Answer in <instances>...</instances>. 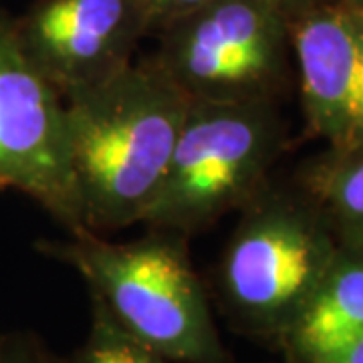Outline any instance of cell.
Returning a JSON list of instances; mask_svg holds the SVG:
<instances>
[{
	"mask_svg": "<svg viewBox=\"0 0 363 363\" xmlns=\"http://www.w3.org/2000/svg\"><path fill=\"white\" fill-rule=\"evenodd\" d=\"M339 252L321 208L301 188L271 182L240 208L224 248L218 289L226 313L250 335L283 339Z\"/></svg>",
	"mask_w": 363,
	"mask_h": 363,
	"instance_id": "3",
	"label": "cell"
},
{
	"mask_svg": "<svg viewBox=\"0 0 363 363\" xmlns=\"http://www.w3.org/2000/svg\"><path fill=\"white\" fill-rule=\"evenodd\" d=\"M0 363H65L33 331L0 333Z\"/></svg>",
	"mask_w": 363,
	"mask_h": 363,
	"instance_id": "12",
	"label": "cell"
},
{
	"mask_svg": "<svg viewBox=\"0 0 363 363\" xmlns=\"http://www.w3.org/2000/svg\"><path fill=\"white\" fill-rule=\"evenodd\" d=\"M297 186L321 208L339 247L363 252V143L327 147L301 169Z\"/></svg>",
	"mask_w": 363,
	"mask_h": 363,
	"instance_id": "10",
	"label": "cell"
},
{
	"mask_svg": "<svg viewBox=\"0 0 363 363\" xmlns=\"http://www.w3.org/2000/svg\"><path fill=\"white\" fill-rule=\"evenodd\" d=\"M63 104L85 230L113 233L142 222L166 174L190 99L150 57Z\"/></svg>",
	"mask_w": 363,
	"mask_h": 363,
	"instance_id": "1",
	"label": "cell"
},
{
	"mask_svg": "<svg viewBox=\"0 0 363 363\" xmlns=\"http://www.w3.org/2000/svg\"><path fill=\"white\" fill-rule=\"evenodd\" d=\"M0 190L37 202L69 234L83 233L71 169L65 104L23 49L0 11Z\"/></svg>",
	"mask_w": 363,
	"mask_h": 363,
	"instance_id": "6",
	"label": "cell"
},
{
	"mask_svg": "<svg viewBox=\"0 0 363 363\" xmlns=\"http://www.w3.org/2000/svg\"><path fill=\"white\" fill-rule=\"evenodd\" d=\"M262 2L281 14L286 23H293L301 14L309 13L313 9L321 6L325 2H331V0H262Z\"/></svg>",
	"mask_w": 363,
	"mask_h": 363,
	"instance_id": "14",
	"label": "cell"
},
{
	"mask_svg": "<svg viewBox=\"0 0 363 363\" xmlns=\"http://www.w3.org/2000/svg\"><path fill=\"white\" fill-rule=\"evenodd\" d=\"M186 240L150 230L131 242H109L83 230L35 248L77 271L117 323L168 362L230 363Z\"/></svg>",
	"mask_w": 363,
	"mask_h": 363,
	"instance_id": "2",
	"label": "cell"
},
{
	"mask_svg": "<svg viewBox=\"0 0 363 363\" xmlns=\"http://www.w3.org/2000/svg\"><path fill=\"white\" fill-rule=\"evenodd\" d=\"M285 145L277 101H190L142 224L186 238L202 233L259 194Z\"/></svg>",
	"mask_w": 363,
	"mask_h": 363,
	"instance_id": "4",
	"label": "cell"
},
{
	"mask_svg": "<svg viewBox=\"0 0 363 363\" xmlns=\"http://www.w3.org/2000/svg\"><path fill=\"white\" fill-rule=\"evenodd\" d=\"M89 303V333L65 363H172L130 335L91 293Z\"/></svg>",
	"mask_w": 363,
	"mask_h": 363,
	"instance_id": "11",
	"label": "cell"
},
{
	"mask_svg": "<svg viewBox=\"0 0 363 363\" xmlns=\"http://www.w3.org/2000/svg\"><path fill=\"white\" fill-rule=\"evenodd\" d=\"M341 2L350 4V6H353V9H362L363 11V0H341Z\"/></svg>",
	"mask_w": 363,
	"mask_h": 363,
	"instance_id": "16",
	"label": "cell"
},
{
	"mask_svg": "<svg viewBox=\"0 0 363 363\" xmlns=\"http://www.w3.org/2000/svg\"><path fill=\"white\" fill-rule=\"evenodd\" d=\"M289 23L262 0H208L160 30L156 63L190 101H277Z\"/></svg>",
	"mask_w": 363,
	"mask_h": 363,
	"instance_id": "5",
	"label": "cell"
},
{
	"mask_svg": "<svg viewBox=\"0 0 363 363\" xmlns=\"http://www.w3.org/2000/svg\"><path fill=\"white\" fill-rule=\"evenodd\" d=\"M317 363H363V337L351 341L345 347L335 351L333 355Z\"/></svg>",
	"mask_w": 363,
	"mask_h": 363,
	"instance_id": "15",
	"label": "cell"
},
{
	"mask_svg": "<svg viewBox=\"0 0 363 363\" xmlns=\"http://www.w3.org/2000/svg\"><path fill=\"white\" fill-rule=\"evenodd\" d=\"M363 337V252L339 247L307 307L279 341L293 363H317Z\"/></svg>",
	"mask_w": 363,
	"mask_h": 363,
	"instance_id": "9",
	"label": "cell"
},
{
	"mask_svg": "<svg viewBox=\"0 0 363 363\" xmlns=\"http://www.w3.org/2000/svg\"><path fill=\"white\" fill-rule=\"evenodd\" d=\"M305 121L327 147L363 143V11L331 0L289 23Z\"/></svg>",
	"mask_w": 363,
	"mask_h": 363,
	"instance_id": "8",
	"label": "cell"
},
{
	"mask_svg": "<svg viewBox=\"0 0 363 363\" xmlns=\"http://www.w3.org/2000/svg\"><path fill=\"white\" fill-rule=\"evenodd\" d=\"M143 2H145V9L150 14V21H152V33L154 30L160 33L164 26H168L169 23H174L184 14L200 9L208 0H143Z\"/></svg>",
	"mask_w": 363,
	"mask_h": 363,
	"instance_id": "13",
	"label": "cell"
},
{
	"mask_svg": "<svg viewBox=\"0 0 363 363\" xmlns=\"http://www.w3.org/2000/svg\"><path fill=\"white\" fill-rule=\"evenodd\" d=\"M14 23L28 59L63 99L133 63L152 33L143 0H37Z\"/></svg>",
	"mask_w": 363,
	"mask_h": 363,
	"instance_id": "7",
	"label": "cell"
}]
</instances>
